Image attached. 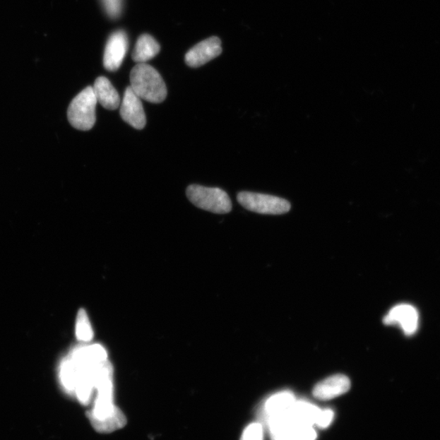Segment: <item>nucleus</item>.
Segmentation results:
<instances>
[{
    "instance_id": "16",
    "label": "nucleus",
    "mask_w": 440,
    "mask_h": 440,
    "mask_svg": "<svg viewBox=\"0 0 440 440\" xmlns=\"http://www.w3.org/2000/svg\"><path fill=\"white\" fill-rule=\"evenodd\" d=\"M316 433L314 427L294 426L290 433L288 440H315Z\"/></svg>"
},
{
    "instance_id": "8",
    "label": "nucleus",
    "mask_w": 440,
    "mask_h": 440,
    "mask_svg": "<svg viewBox=\"0 0 440 440\" xmlns=\"http://www.w3.org/2000/svg\"><path fill=\"white\" fill-rule=\"evenodd\" d=\"M420 322V316L415 307L399 304L393 307L384 318L386 325H398L407 335L415 333Z\"/></svg>"
},
{
    "instance_id": "1",
    "label": "nucleus",
    "mask_w": 440,
    "mask_h": 440,
    "mask_svg": "<svg viewBox=\"0 0 440 440\" xmlns=\"http://www.w3.org/2000/svg\"><path fill=\"white\" fill-rule=\"evenodd\" d=\"M131 88L141 100L158 104L164 102L167 88L161 74L145 63L137 64L130 74Z\"/></svg>"
},
{
    "instance_id": "3",
    "label": "nucleus",
    "mask_w": 440,
    "mask_h": 440,
    "mask_svg": "<svg viewBox=\"0 0 440 440\" xmlns=\"http://www.w3.org/2000/svg\"><path fill=\"white\" fill-rule=\"evenodd\" d=\"M186 194L189 200L200 209L215 214H227L232 210L230 196L219 188H208L192 184L188 187Z\"/></svg>"
},
{
    "instance_id": "17",
    "label": "nucleus",
    "mask_w": 440,
    "mask_h": 440,
    "mask_svg": "<svg viewBox=\"0 0 440 440\" xmlns=\"http://www.w3.org/2000/svg\"><path fill=\"white\" fill-rule=\"evenodd\" d=\"M106 13L110 18H119L123 9V0H102Z\"/></svg>"
},
{
    "instance_id": "19",
    "label": "nucleus",
    "mask_w": 440,
    "mask_h": 440,
    "mask_svg": "<svg viewBox=\"0 0 440 440\" xmlns=\"http://www.w3.org/2000/svg\"><path fill=\"white\" fill-rule=\"evenodd\" d=\"M333 420V412L331 410H320L316 417L315 425L320 428H327Z\"/></svg>"
},
{
    "instance_id": "11",
    "label": "nucleus",
    "mask_w": 440,
    "mask_h": 440,
    "mask_svg": "<svg viewBox=\"0 0 440 440\" xmlns=\"http://www.w3.org/2000/svg\"><path fill=\"white\" fill-rule=\"evenodd\" d=\"M320 410L309 402L296 400L289 416L294 426L314 427Z\"/></svg>"
},
{
    "instance_id": "4",
    "label": "nucleus",
    "mask_w": 440,
    "mask_h": 440,
    "mask_svg": "<svg viewBox=\"0 0 440 440\" xmlns=\"http://www.w3.org/2000/svg\"><path fill=\"white\" fill-rule=\"evenodd\" d=\"M237 201L244 208L263 215H283L291 208L287 200L268 194L241 192Z\"/></svg>"
},
{
    "instance_id": "15",
    "label": "nucleus",
    "mask_w": 440,
    "mask_h": 440,
    "mask_svg": "<svg viewBox=\"0 0 440 440\" xmlns=\"http://www.w3.org/2000/svg\"><path fill=\"white\" fill-rule=\"evenodd\" d=\"M76 335L79 341L89 343L93 340V327L87 312L84 310L79 311L78 314L76 325Z\"/></svg>"
},
{
    "instance_id": "5",
    "label": "nucleus",
    "mask_w": 440,
    "mask_h": 440,
    "mask_svg": "<svg viewBox=\"0 0 440 440\" xmlns=\"http://www.w3.org/2000/svg\"><path fill=\"white\" fill-rule=\"evenodd\" d=\"M129 49V37L124 30H117L109 36L104 53V66L106 70L118 71L124 61Z\"/></svg>"
},
{
    "instance_id": "13",
    "label": "nucleus",
    "mask_w": 440,
    "mask_h": 440,
    "mask_svg": "<svg viewBox=\"0 0 440 440\" xmlns=\"http://www.w3.org/2000/svg\"><path fill=\"white\" fill-rule=\"evenodd\" d=\"M160 49V45L153 36L148 34L142 35L136 42L132 52V59L137 64L145 63L155 57Z\"/></svg>"
},
{
    "instance_id": "7",
    "label": "nucleus",
    "mask_w": 440,
    "mask_h": 440,
    "mask_svg": "<svg viewBox=\"0 0 440 440\" xmlns=\"http://www.w3.org/2000/svg\"><path fill=\"white\" fill-rule=\"evenodd\" d=\"M221 53L220 40L218 37H210L192 47L185 55V62L190 67L198 68L215 59Z\"/></svg>"
},
{
    "instance_id": "18",
    "label": "nucleus",
    "mask_w": 440,
    "mask_h": 440,
    "mask_svg": "<svg viewBox=\"0 0 440 440\" xmlns=\"http://www.w3.org/2000/svg\"><path fill=\"white\" fill-rule=\"evenodd\" d=\"M241 440H263V427L259 423H251L244 431Z\"/></svg>"
},
{
    "instance_id": "9",
    "label": "nucleus",
    "mask_w": 440,
    "mask_h": 440,
    "mask_svg": "<svg viewBox=\"0 0 440 440\" xmlns=\"http://www.w3.org/2000/svg\"><path fill=\"white\" fill-rule=\"evenodd\" d=\"M351 388V381L345 375L336 374L318 383L314 390L316 399L330 400L347 393Z\"/></svg>"
},
{
    "instance_id": "6",
    "label": "nucleus",
    "mask_w": 440,
    "mask_h": 440,
    "mask_svg": "<svg viewBox=\"0 0 440 440\" xmlns=\"http://www.w3.org/2000/svg\"><path fill=\"white\" fill-rule=\"evenodd\" d=\"M120 115L121 119L135 129L141 130L146 125V117L141 99L129 86L126 88L123 103L121 105Z\"/></svg>"
},
{
    "instance_id": "14",
    "label": "nucleus",
    "mask_w": 440,
    "mask_h": 440,
    "mask_svg": "<svg viewBox=\"0 0 440 440\" xmlns=\"http://www.w3.org/2000/svg\"><path fill=\"white\" fill-rule=\"evenodd\" d=\"M272 440H288L294 427L289 415L268 418Z\"/></svg>"
},
{
    "instance_id": "12",
    "label": "nucleus",
    "mask_w": 440,
    "mask_h": 440,
    "mask_svg": "<svg viewBox=\"0 0 440 440\" xmlns=\"http://www.w3.org/2000/svg\"><path fill=\"white\" fill-rule=\"evenodd\" d=\"M296 400L288 391L280 392L270 397L265 404V412L268 418L289 415Z\"/></svg>"
},
{
    "instance_id": "2",
    "label": "nucleus",
    "mask_w": 440,
    "mask_h": 440,
    "mask_svg": "<svg viewBox=\"0 0 440 440\" xmlns=\"http://www.w3.org/2000/svg\"><path fill=\"white\" fill-rule=\"evenodd\" d=\"M97 100L93 87H88L78 94L68 109V119L74 129L89 131L97 121L95 107Z\"/></svg>"
},
{
    "instance_id": "10",
    "label": "nucleus",
    "mask_w": 440,
    "mask_h": 440,
    "mask_svg": "<svg viewBox=\"0 0 440 440\" xmlns=\"http://www.w3.org/2000/svg\"><path fill=\"white\" fill-rule=\"evenodd\" d=\"M93 88L97 102L105 109L115 110L119 107L121 102L119 95L107 78H97Z\"/></svg>"
}]
</instances>
